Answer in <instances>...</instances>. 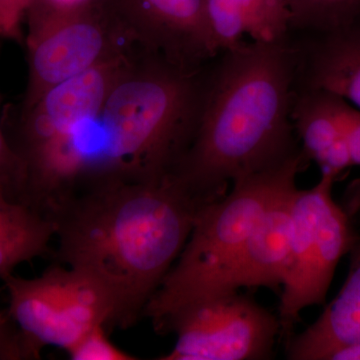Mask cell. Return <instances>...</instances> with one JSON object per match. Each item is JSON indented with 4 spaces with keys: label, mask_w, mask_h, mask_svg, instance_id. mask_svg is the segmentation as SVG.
I'll return each mask as SVG.
<instances>
[{
    "label": "cell",
    "mask_w": 360,
    "mask_h": 360,
    "mask_svg": "<svg viewBox=\"0 0 360 360\" xmlns=\"http://www.w3.org/2000/svg\"><path fill=\"white\" fill-rule=\"evenodd\" d=\"M297 51L292 34L243 41L210 63L193 139L172 174L206 202L229 184L300 148L291 120Z\"/></svg>",
    "instance_id": "7a4b0ae2"
},
{
    "label": "cell",
    "mask_w": 360,
    "mask_h": 360,
    "mask_svg": "<svg viewBox=\"0 0 360 360\" xmlns=\"http://www.w3.org/2000/svg\"><path fill=\"white\" fill-rule=\"evenodd\" d=\"M342 97L322 89H293L291 120L310 161L336 179L352 167L341 120Z\"/></svg>",
    "instance_id": "5bb4252c"
},
{
    "label": "cell",
    "mask_w": 360,
    "mask_h": 360,
    "mask_svg": "<svg viewBox=\"0 0 360 360\" xmlns=\"http://www.w3.org/2000/svg\"><path fill=\"white\" fill-rule=\"evenodd\" d=\"M205 7L219 52L238 46L245 35L252 41L271 42L291 33L285 0H205Z\"/></svg>",
    "instance_id": "9a60e30c"
},
{
    "label": "cell",
    "mask_w": 360,
    "mask_h": 360,
    "mask_svg": "<svg viewBox=\"0 0 360 360\" xmlns=\"http://www.w3.org/2000/svg\"><path fill=\"white\" fill-rule=\"evenodd\" d=\"M131 53L70 78L47 90L35 103L20 106L8 137L20 160L46 148L96 115Z\"/></svg>",
    "instance_id": "30bf717a"
},
{
    "label": "cell",
    "mask_w": 360,
    "mask_h": 360,
    "mask_svg": "<svg viewBox=\"0 0 360 360\" xmlns=\"http://www.w3.org/2000/svg\"><path fill=\"white\" fill-rule=\"evenodd\" d=\"M291 32L338 30L360 15V0H285Z\"/></svg>",
    "instance_id": "e0dca14e"
},
{
    "label": "cell",
    "mask_w": 360,
    "mask_h": 360,
    "mask_svg": "<svg viewBox=\"0 0 360 360\" xmlns=\"http://www.w3.org/2000/svg\"><path fill=\"white\" fill-rule=\"evenodd\" d=\"M0 359H35L25 338L8 312L0 311Z\"/></svg>",
    "instance_id": "ffe728a7"
},
{
    "label": "cell",
    "mask_w": 360,
    "mask_h": 360,
    "mask_svg": "<svg viewBox=\"0 0 360 360\" xmlns=\"http://www.w3.org/2000/svg\"><path fill=\"white\" fill-rule=\"evenodd\" d=\"M2 281L11 300L9 316L35 359L46 345L68 352L96 326L115 328L112 298L82 270L59 264L37 278L11 274Z\"/></svg>",
    "instance_id": "52a82bcc"
},
{
    "label": "cell",
    "mask_w": 360,
    "mask_h": 360,
    "mask_svg": "<svg viewBox=\"0 0 360 360\" xmlns=\"http://www.w3.org/2000/svg\"><path fill=\"white\" fill-rule=\"evenodd\" d=\"M345 208L355 238L350 248L347 281L314 324L286 345L291 360H328L340 348L360 343V179L348 186L343 195Z\"/></svg>",
    "instance_id": "8fae6325"
},
{
    "label": "cell",
    "mask_w": 360,
    "mask_h": 360,
    "mask_svg": "<svg viewBox=\"0 0 360 360\" xmlns=\"http://www.w3.org/2000/svg\"><path fill=\"white\" fill-rule=\"evenodd\" d=\"M136 51L200 70L220 53L205 0H101Z\"/></svg>",
    "instance_id": "9c48e42d"
},
{
    "label": "cell",
    "mask_w": 360,
    "mask_h": 360,
    "mask_svg": "<svg viewBox=\"0 0 360 360\" xmlns=\"http://www.w3.org/2000/svg\"><path fill=\"white\" fill-rule=\"evenodd\" d=\"M0 186L6 189L13 200L21 201L23 187V169L20 160L7 137L1 120L0 96Z\"/></svg>",
    "instance_id": "d6986e66"
},
{
    "label": "cell",
    "mask_w": 360,
    "mask_h": 360,
    "mask_svg": "<svg viewBox=\"0 0 360 360\" xmlns=\"http://www.w3.org/2000/svg\"><path fill=\"white\" fill-rule=\"evenodd\" d=\"M296 188L283 193L262 215L220 295L241 288L283 286L290 260L291 201Z\"/></svg>",
    "instance_id": "4fadbf2b"
},
{
    "label": "cell",
    "mask_w": 360,
    "mask_h": 360,
    "mask_svg": "<svg viewBox=\"0 0 360 360\" xmlns=\"http://www.w3.org/2000/svg\"><path fill=\"white\" fill-rule=\"evenodd\" d=\"M335 175L321 172L309 189H295L291 201L290 260L279 304V336L295 335L303 309L326 302L336 266L354 243V226L333 198Z\"/></svg>",
    "instance_id": "8992f818"
},
{
    "label": "cell",
    "mask_w": 360,
    "mask_h": 360,
    "mask_svg": "<svg viewBox=\"0 0 360 360\" xmlns=\"http://www.w3.org/2000/svg\"><path fill=\"white\" fill-rule=\"evenodd\" d=\"M52 4H60V6H75V4H84L89 0H47Z\"/></svg>",
    "instance_id": "cb8c5ba5"
},
{
    "label": "cell",
    "mask_w": 360,
    "mask_h": 360,
    "mask_svg": "<svg viewBox=\"0 0 360 360\" xmlns=\"http://www.w3.org/2000/svg\"><path fill=\"white\" fill-rule=\"evenodd\" d=\"M28 79L20 106L47 90L136 51L101 0L60 6L32 0L25 16Z\"/></svg>",
    "instance_id": "5b68a950"
},
{
    "label": "cell",
    "mask_w": 360,
    "mask_h": 360,
    "mask_svg": "<svg viewBox=\"0 0 360 360\" xmlns=\"http://www.w3.org/2000/svg\"><path fill=\"white\" fill-rule=\"evenodd\" d=\"M187 70L135 51L94 118L103 184L172 174L191 139L208 68Z\"/></svg>",
    "instance_id": "3957f363"
},
{
    "label": "cell",
    "mask_w": 360,
    "mask_h": 360,
    "mask_svg": "<svg viewBox=\"0 0 360 360\" xmlns=\"http://www.w3.org/2000/svg\"><path fill=\"white\" fill-rule=\"evenodd\" d=\"M208 203L174 174L97 186L49 214L56 257L98 281L115 303V328H129L142 317Z\"/></svg>",
    "instance_id": "6da1fadb"
},
{
    "label": "cell",
    "mask_w": 360,
    "mask_h": 360,
    "mask_svg": "<svg viewBox=\"0 0 360 360\" xmlns=\"http://www.w3.org/2000/svg\"><path fill=\"white\" fill-rule=\"evenodd\" d=\"M105 326H96L78 341L68 354L73 360H134V355L116 347L108 338Z\"/></svg>",
    "instance_id": "ac0fdd59"
},
{
    "label": "cell",
    "mask_w": 360,
    "mask_h": 360,
    "mask_svg": "<svg viewBox=\"0 0 360 360\" xmlns=\"http://www.w3.org/2000/svg\"><path fill=\"white\" fill-rule=\"evenodd\" d=\"M328 360H360V343L335 350L329 355Z\"/></svg>",
    "instance_id": "603a6c76"
},
{
    "label": "cell",
    "mask_w": 360,
    "mask_h": 360,
    "mask_svg": "<svg viewBox=\"0 0 360 360\" xmlns=\"http://www.w3.org/2000/svg\"><path fill=\"white\" fill-rule=\"evenodd\" d=\"M300 148L285 160L238 180L224 198L200 208L191 236L142 316L158 333L198 303L221 295L250 234L262 215L283 193L296 187L297 175L309 167Z\"/></svg>",
    "instance_id": "277c9868"
},
{
    "label": "cell",
    "mask_w": 360,
    "mask_h": 360,
    "mask_svg": "<svg viewBox=\"0 0 360 360\" xmlns=\"http://www.w3.org/2000/svg\"><path fill=\"white\" fill-rule=\"evenodd\" d=\"M297 51L295 86L326 90L360 110V15L324 32H291Z\"/></svg>",
    "instance_id": "7c38bea8"
},
{
    "label": "cell",
    "mask_w": 360,
    "mask_h": 360,
    "mask_svg": "<svg viewBox=\"0 0 360 360\" xmlns=\"http://www.w3.org/2000/svg\"><path fill=\"white\" fill-rule=\"evenodd\" d=\"M32 0H0V39L22 42L25 40L26 13Z\"/></svg>",
    "instance_id": "44dd1931"
},
{
    "label": "cell",
    "mask_w": 360,
    "mask_h": 360,
    "mask_svg": "<svg viewBox=\"0 0 360 360\" xmlns=\"http://www.w3.org/2000/svg\"><path fill=\"white\" fill-rule=\"evenodd\" d=\"M176 342L160 360L271 359L281 333L278 316L238 291L210 298L180 312L165 333Z\"/></svg>",
    "instance_id": "ba28073f"
},
{
    "label": "cell",
    "mask_w": 360,
    "mask_h": 360,
    "mask_svg": "<svg viewBox=\"0 0 360 360\" xmlns=\"http://www.w3.org/2000/svg\"><path fill=\"white\" fill-rule=\"evenodd\" d=\"M54 236L51 217L13 200L0 186V278L13 274L18 264L49 253Z\"/></svg>",
    "instance_id": "2e32d148"
},
{
    "label": "cell",
    "mask_w": 360,
    "mask_h": 360,
    "mask_svg": "<svg viewBox=\"0 0 360 360\" xmlns=\"http://www.w3.org/2000/svg\"><path fill=\"white\" fill-rule=\"evenodd\" d=\"M341 120L352 167H360V110L345 99L341 105Z\"/></svg>",
    "instance_id": "7402d4cb"
}]
</instances>
